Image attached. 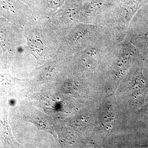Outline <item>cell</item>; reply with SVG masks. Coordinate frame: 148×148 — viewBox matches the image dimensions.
<instances>
[{
    "label": "cell",
    "mask_w": 148,
    "mask_h": 148,
    "mask_svg": "<svg viewBox=\"0 0 148 148\" xmlns=\"http://www.w3.org/2000/svg\"><path fill=\"white\" fill-rule=\"evenodd\" d=\"M142 58L145 62L148 67V47L142 52Z\"/></svg>",
    "instance_id": "6"
},
{
    "label": "cell",
    "mask_w": 148,
    "mask_h": 148,
    "mask_svg": "<svg viewBox=\"0 0 148 148\" xmlns=\"http://www.w3.org/2000/svg\"><path fill=\"white\" fill-rule=\"evenodd\" d=\"M64 1V0H49L48 3L51 8H56L60 6L63 4Z\"/></svg>",
    "instance_id": "5"
},
{
    "label": "cell",
    "mask_w": 148,
    "mask_h": 148,
    "mask_svg": "<svg viewBox=\"0 0 148 148\" xmlns=\"http://www.w3.org/2000/svg\"><path fill=\"white\" fill-rule=\"evenodd\" d=\"M42 27V24L40 28H32L27 29L24 32L28 43V48L33 53H44L49 48H59L56 38H54V32L51 27Z\"/></svg>",
    "instance_id": "3"
},
{
    "label": "cell",
    "mask_w": 148,
    "mask_h": 148,
    "mask_svg": "<svg viewBox=\"0 0 148 148\" xmlns=\"http://www.w3.org/2000/svg\"><path fill=\"white\" fill-rule=\"evenodd\" d=\"M145 110L146 115H147V118L148 119V106L146 107V109H145Z\"/></svg>",
    "instance_id": "7"
},
{
    "label": "cell",
    "mask_w": 148,
    "mask_h": 148,
    "mask_svg": "<svg viewBox=\"0 0 148 148\" xmlns=\"http://www.w3.org/2000/svg\"><path fill=\"white\" fill-rule=\"evenodd\" d=\"M103 29L94 24H75L60 41L59 48L84 49L103 37Z\"/></svg>",
    "instance_id": "1"
},
{
    "label": "cell",
    "mask_w": 148,
    "mask_h": 148,
    "mask_svg": "<svg viewBox=\"0 0 148 148\" xmlns=\"http://www.w3.org/2000/svg\"><path fill=\"white\" fill-rule=\"evenodd\" d=\"M148 3V0H121L114 10V33L117 36L127 34L128 27L138 11Z\"/></svg>",
    "instance_id": "2"
},
{
    "label": "cell",
    "mask_w": 148,
    "mask_h": 148,
    "mask_svg": "<svg viewBox=\"0 0 148 148\" xmlns=\"http://www.w3.org/2000/svg\"><path fill=\"white\" fill-rule=\"evenodd\" d=\"M141 52L148 47V6H143L132 18L127 34Z\"/></svg>",
    "instance_id": "4"
}]
</instances>
